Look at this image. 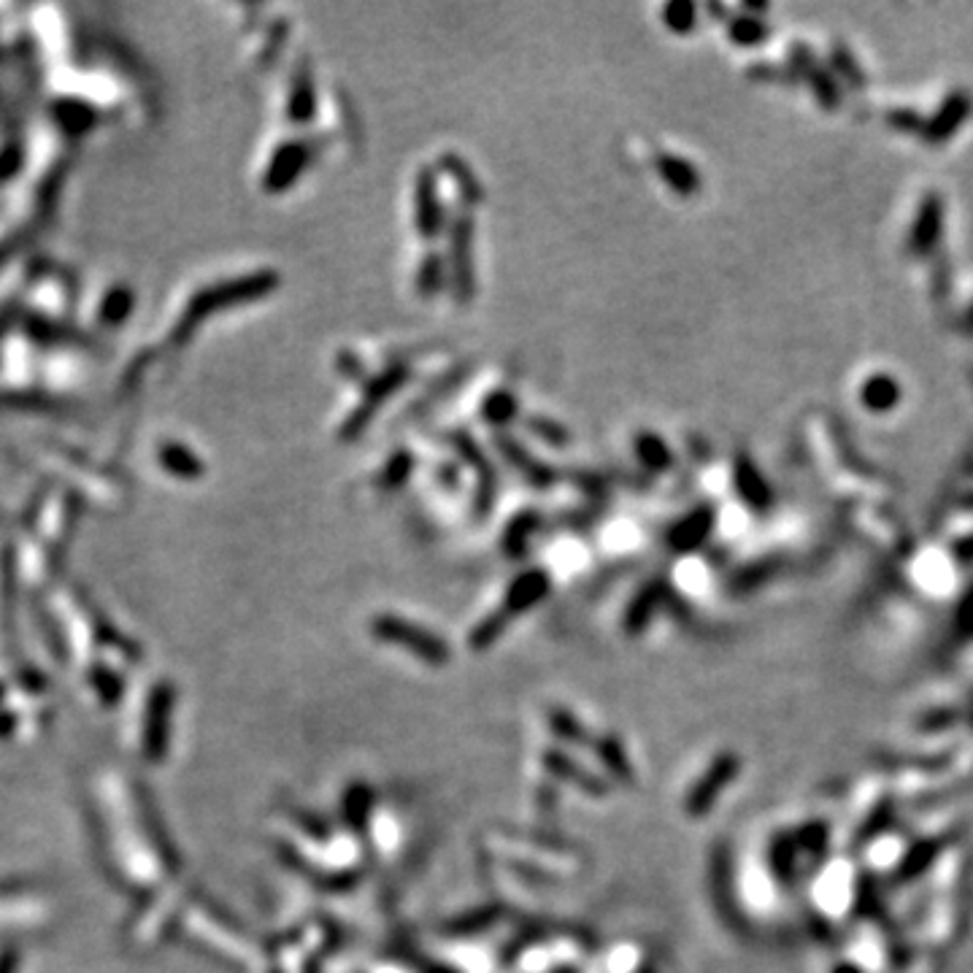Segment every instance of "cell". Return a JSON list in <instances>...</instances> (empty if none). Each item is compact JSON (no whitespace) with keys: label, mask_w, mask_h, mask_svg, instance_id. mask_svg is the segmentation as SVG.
<instances>
[{"label":"cell","mask_w":973,"mask_h":973,"mask_svg":"<svg viewBox=\"0 0 973 973\" xmlns=\"http://www.w3.org/2000/svg\"><path fill=\"white\" fill-rule=\"evenodd\" d=\"M892 398H895V384L887 382V379H876L873 384H868L865 401L871 403V406H876V409H882L884 403L890 406Z\"/></svg>","instance_id":"f1b7e54d"},{"label":"cell","mask_w":973,"mask_h":973,"mask_svg":"<svg viewBox=\"0 0 973 973\" xmlns=\"http://www.w3.org/2000/svg\"><path fill=\"white\" fill-rule=\"evenodd\" d=\"M636 452H638V460H641L649 471H663V468L671 465V452H668V446H665L663 438L655 436V433H641V436L636 438Z\"/></svg>","instance_id":"d6986e66"},{"label":"cell","mask_w":973,"mask_h":973,"mask_svg":"<svg viewBox=\"0 0 973 973\" xmlns=\"http://www.w3.org/2000/svg\"><path fill=\"white\" fill-rule=\"evenodd\" d=\"M736 771H738V757L733 755L719 757L717 763L711 765L709 771H706V776L698 782V787L687 795V811H690V814H703V811L709 809L711 803H714L719 790L733 779V773Z\"/></svg>","instance_id":"9c48e42d"},{"label":"cell","mask_w":973,"mask_h":973,"mask_svg":"<svg viewBox=\"0 0 973 973\" xmlns=\"http://www.w3.org/2000/svg\"><path fill=\"white\" fill-rule=\"evenodd\" d=\"M738 487H741V492H744L746 501L757 503L760 498H763V490H760V479H757L755 473L749 471L746 465L741 468V471H738Z\"/></svg>","instance_id":"1f68e13d"},{"label":"cell","mask_w":973,"mask_h":973,"mask_svg":"<svg viewBox=\"0 0 973 973\" xmlns=\"http://www.w3.org/2000/svg\"><path fill=\"white\" fill-rule=\"evenodd\" d=\"M449 279L457 301L471 303L476 295V273H473V225L468 217H457L449 233Z\"/></svg>","instance_id":"277c9868"},{"label":"cell","mask_w":973,"mask_h":973,"mask_svg":"<svg viewBox=\"0 0 973 973\" xmlns=\"http://www.w3.org/2000/svg\"><path fill=\"white\" fill-rule=\"evenodd\" d=\"M373 633L382 638V641H392V644L406 646L409 652H414L422 660L428 663H446L449 660V646L436 636V633H428L422 630L419 625H411L406 619L401 617H384L373 619Z\"/></svg>","instance_id":"3957f363"},{"label":"cell","mask_w":973,"mask_h":973,"mask_svg":"<svg viewBox=\"0 0 973 973\" xmlns=\"http://www.w3.org/2000/svg\"><path fill=\"white\" fill-rule=\"evenodd\" d=\"M130 314H133V292L128 287L117 284L103 292L101 303H98V319L103 322V328H117Z\"/></svg>","instance_id":"2e32d148"},{"label":"cell","mask_w":973,"mask_h":973,"mask_svg":"<svg viewBox=\"0 0 973 973\" xmlns=\"http://www.w3.org/2000/svg\"><path fill=\"white\" fill-rule=\"evenodd\" d=\"M657 598H660V590H657V587H646V590L638 592L636 601H633V606H630L628 614H625V630H628V633H641V630H644L649 617L655 614Z\"/></svg>","instance_id":"ffe728a7"},{"label":"cell","mask_w":973,"mask_h":973,"mask_svg":"<svg viewBox=\"0 0 973 973\" xmlns=\"http://www.w3.org/2000/svg\"><path fill=\"white\" fill-rule=\"evenodd\" d=\"M314 157V144L309 141H287L276 149V155L268 163L265 171V190L268 192H282L287 190L311 163Z\"/></svg>","instance_id":"8992f818"},{"label":"cell","mask_w":973,"mask_h":973,"mask_svg":"<svg viewBox=\"0 0 973 973\" xmlns=\"http://www.w3.org/2000/svg\"><path fill=\"white\" fill-rule=\"evenodd\" d=\"M603 763L609 765L611 771L617 773L619 779H625V776H630V765H628V760L622 757V752H619V746L614 744V741H606L603 744Z\"/></svg>","instance_id":"f546056e"},{"label":"cell","mask_w":973,"mask_h":973,"mask_svg":"<svg viewBox=\"0 0 973 973\" xmlns=\"http://www.w3.org/2000/svg\"><path fill=\"white\" fill-rule=\"evenodd\" d=\"M317 114V90H314V76H311L309 63H298L295 76H292L290 101H287V117L295 125H309Z\"/></svg>","instance_id":"30bf717a"},{"label":"cell","mask_w":973,"mask_h":973,"mask_svg":"<svg viewBox=\"0 0 973 973\" xmlns=\"http://www.w3.org/2000/svg\"><path fill=\"white\" fill-rule=\"evenodd\" d=\"M414 222H417V230L422 238H436L444 228V206H441V198H438V184H436V173L430 168H422L417 176V187H414Z\"/></svg>","instance_id":"52a82bcc"},{"label":"cell","mask_w":973,"mask_h":973,"mask_svg":"<svg viewBox=\"0 0 973 973\" xmlns=\"http://www.w3.org/2000/svg\"><path fill=\"white\" fill-rule=\"evenodd\" d=\"M338 371L344 373L346 379H363V363L352 352H341L338 355Z\"/></svg>","instance_id":"836d02e7"},{"label":"cell","mask_w":973,"mask_h":973,"mask_svg":"<svg viewBox=\"0 0 973 973\" xmlns=\"http://www.w3.org/2000/svg\"><path fill=\"white\" fill-rule=\"evenodd\" d=\"M552 725H555L557 733H563L565 738H573V741H584V738H587L582 725H579L573 717H568L565 711H555V714H552Z\"/></svg>","instance_id":"4dcf8cb0"},{"label":"cell","mask_w":973,"mask_h":973,"mask_svg":"<svg viewBox=\"0 0 973 973\" xmlns=\"http://www.w3.org/2000/svg\"><path fill=\"white\" fill-rule=\"evenodd\" d=\"M411 471H414V457L409 452H398V455L390 457V463L384 465L379 482H382V487H390V490L392 487H401L411 476Z\"/></svg>","instance_id":"7402d4cb"},{"label":"cell","mask_w":973,"mask_h":973,"mask_svg":"<svg viewBox=\"0 0 973 973\" xmlns=\"http://www.w3.org/2000/svg\"><path fill=\"white\" fill-rule=\"evenodd\" d=\"M279 287V273L276 271H255L246 276H236L228 282L209 284L195 295H190V301L182 309L176 325L171 328V344L182 346L192 338V333L201 328L203 319H209L211 314H222V311L236 309V306H246L255 303L265 295H271Z\"/></svg>","instance_id":"6da1fadb"},{"label":"cell","mask_w":973,"mask_h":973,"mask_svg":"<svg viewBox=\"0 0 973 973\" xmlns=\"http://www.w3.org/2000/svg\"><path fill=\"white\" fill-rule=\"evenodd\" d=\"M711 511L709 509H698L690 517H684L676 528L668 533V541H671L673 549H695L701 544L703 538L709 536L711 530Z\"/></svg>","instance_id":"5bb4252c"},{"label":"cell","mask_w":973,"mask_h":973,"mask_svg":"<svg viewBox=\"0 0 973 973\" xmlns=\"http://www.w3.org/2000/svg\"><path fill=\"white\" fill-rule=\"evenodd\" d=\"M657 171L663 176V182L671 184L679 195H692V192L698 190V184H701L698 182V171L687 160H682V157H657Z\"/></svg>","instance_id":"9a60e30c"},{"label":"cell","mask_w":973,"mask_h":973,"mask_svg":"<svg viewBox=\"0 0 973 973\" xmlns=\"http://www.w3.org/2000/svg\"><path fill=\"white\" fill-rule=\"evenodd\" d=\"M406 379H409V368H406V365H390V368H384L382 373H376L373 379H368V384H365L363 390V401L357 403V409L352 411V417L346 419L344 425H341V438H344V441H352V438L360 436V433L368 428V422L373 419V414L379 411V406H382L390 395H395V392L401 390Z\"/></svg>","instance_id":"7a4b0ae2"},{"label":"cell","mask_w":973,"mask_h":973,"mask_svg":"<svg viewBox=\"0 0 973 973\" xmlns=\"http://www.w3.org/2000/svg\"><path fill=\"white\" fill-rule=\"evenodd\" d=\"M452 444H455L457 452H460V455H463L465 460L473 465V468H476V476H479V482H476V501H473V509L479 511V514H487V511L492 509V501H495V495H498V476L492 473L490 463H487V457L482 455V449H479V446L473 444V438L468 436V433L457 430L455 436H452Z\"/></svg>","instance_id":"ba28073f"},{"label":"cell","mask_w":973,"mask_h":973,"mask_svg":"<svg viewBox=\"0 0 973 973\" xmlns=\"http://www.w3.org/2000/svg\"><path fill=\"white\" fill-rule=\"evenodd\" d=\"M176 703V692L171 684H157L149 695L144 719V755L152 763H160L168 749V728H171V711Z\"/></svg>","instance_id":"5b68a950"},{"label":"cell","mask_w":973,"mask_h":973,"mask_svg":"<svg viewBox=\"0 0 973 973\" xmlns=\"http://www.w3.org/2000/svg\"><path fill=\"white\" fill-rule=\"evenodd\" d=\"M517 409H519V403H517V395H514V392L495 390L492 395H487V398H484L482 417H484V422H487V425H492V428H503V425H509L511 419L517 417Z\"/></svg>","instance_id":"e0dca14e"},{"label":"cell","mask_w":973,"mask_h":973,"mask_svg":"<svg viewBox=\"0 0 973 973\" xmlns=\"http://www.w3.org/2000/svg\"><path fill=\"white\" fill-rule=\"evenodd\" d=\"M46 287H49V284H46ZM52 290H55V298H60V301L65 298V301H68V292H63V279H57V276H55V279H52ZM49 301H52V295H49V298H46L41 306H38V314H41V317H46V319H49V306H52Z\"/></svg>","instance_id":"e575fe53"},{"label":"cell","mask_w":973,"mask_h":973,"mask_svg":"<svg viewBox=\"0 0 973 973\" xmlns=\"http://www.w3.org/2000/svg\"><path fill=\"white\" fill-rule=\"evenodd\" d=\"M495 444L501 446L503 457H506V460H509V463L514 465V468H517V471L533 484V487H549V484L555 482V471H552L549 465L538 463L536 457L530 455L528 449L519 444L517 438L501 433V436L495 438Z\"/></svg>","instance_id":"8fae6325"},{"label":"cell","mask_w":973,"mask_h":973,"mask_svg":"<svg viewBox=\"0 0 973 973\" xmlns=\"http://www.w3.org/2000/svg\"><path fill=\"white\" fill-rule=\"evenodd\" d=\"M441 165L444 171L452 176V182L457 184V190L463 195V201L468 203H479L482 201V184L476 179V173H471V168L465 165V160H460L457 155H444L441 157Z\"/></svg>","instance_id":"ac0fdd59"},{"label":"cell","mask_w":973,"mask_h":973,"mask_svg":"<svg viewBox=\"0 0 973 973\" xmlns=\"http://www.w3.org/2000/svg\"><path fill=\"white\" fill-rule=\"evenodd\" d=\"M536 528V517L533 514H522L509 525V533H506V549L511 555H522L525 552V538L530 536V530Z\"/></svg>","instance_id":"603a6c76"},{"label":"cell","mask_w":973,"mask_h":973,"mask_svg":"<svg viewBox=\"0 0 973 973\" xmlns=\"http://www.w3.org/2000/svg\"><path fill=\"white\" fill-rule=\"evenodd\" d=\"M546 765H549L552 771L560 773V776H571V782H576V784H579V787H584V790L601 792V787H598V784L592 782L590 773H587V776H582V771H579L576 765L568 763V760H565V757L557 755V752H549V755H546Z\"/></svg>","instance_id":"d4e9b609"},{"label":"cell","mask_w":973,"mask_h":973,"mask_svg":"<svg viewBox=\"0 0 973 973\" xmlns=\"http://www.w3.org/2000/svg\"><path fill=\"white\" fill-rule=\"evenodd\" d=\"M730 36L736 38V41H741V44H752L755 38L763 36V28L757 25L755 19H738L736 25L730 28Z\"/></svg>","instance_id":"d6a6232c"},{"label":"cell","mask_w":973,"mask_h":973,"mask_svg":"<svg viewBox=\"0 0 973 973\" xmlns=\"http://www.w3.org/2000/svg\"><path fill=\"white\" fill-rule=\"evenodd\" d=\"M0 698H3V684H0Z\"/></svg>","instance_id":"d590c367"},{"label":"cell","mask_w":973,"mask_h":973,"mask_svg":"<svg viewBox=\"0 0 973 973\" xmlns=\"http://www.w3.org/2000/svg\"><path fill=\"white\" fill-rule=\"evenodd\" d=\"M528 428L536 433L538 438H544L546 444H555V446H563V444H568V430L563 428V425H557V422H552V419H530L528 422Z\"/></svg>","instance_id":"83f0119b"},{"label":"cell","mask_w":973,"mask_h":973,"mask_svg":"<svg viewBox=\"0 0 973 973\" xmlns=\"http://www.w3.org/2000/svg\"><path fill=\"white\" fill-rule=\"evenodd\" d=\"M663 19L665 25L676 30V33H687V30L695 28V6H690V3H671V6H665Z\"/></svg>","instance_id":"484cf974"},{"label":"cell","mask_w":973,"mask_h":973,"mask_svg":"<svg viewBox=\"0 0 973 973\" xmlns=\"http://www.w3.org/2000/svg\"><path fill=\"white\" fill-rule=\"evenodd\" d=\"M92 687L101 695L103 703H114L119 698V692H122V682L111 673V668H101V665L92 673Z\"/></svg>","instance_id":"4316f807"},{"label":"cell","mask_w":973,"mask_h":973,"mask_svg":"<svg viewBox=\"0 0 973 973\" xmlns=\"http://www.w3.org/2000/svg\"><path fill=\"white\" fill-rule=\"evenodd\" d=\"M157 460H160V465H163L165 471L171 473V476L184 479V482H195V479H201L203 471H206L201 463V457L195 455L192 449H187L184 444H179V441H165V444L160 446V452H157Z\"/></svg>","instance_id":"4fadbf2b"},{"label":"cell","mask_w":973,"mask_h":973,"mask_svg":"<svg viewBox=\"0 0 973 973\" xmlns=\"http://www.w3.org/2000/svg\"><path fill=\"white\" fill-rule=\"evenodd\" d=\"M444 287V260L436 252L425 255L417 273V290L422 298H433Z\"/></svg>","instance_id":"44dd1931"},{"label":"cell","mask_w":973,"mask_h":973,"mask_svg":"<svg viewBox=\"0 0 973 973\" xmlns=\"http://www.w3.org/2000/svg\"><path fill=\"white\" fill-rule=\"evenodd\" d=\"M549 590V576L544 571H528L522 573L514 579V584L506 592V614H519V611H528L530 606H536L541 598Z\"/></svg>","instance_id":"7c38bea8"},{"label":"cell","mask_w":973,"mask_h":973,"mask_svg":"<svg viewBox=\"0 0 973 973\" xmlns=\"http://www.w3.org/2000/svg\"><path fill=\"white\" fill-rule=\"evenodd\" d=\"M506 619H509V614H506V611H495V614H490V617L484 619L482 625L476 628V633L471 636V644L479 646V649L490 646L495 638L501 636L503 628H506Z\"/></svg>","instance_id":"cb8c5ba5"}]
</instances>
